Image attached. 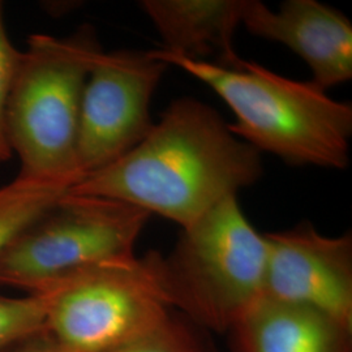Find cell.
I'll return each instance as SVG.
<instances>
[{
  "mask_svg": "<svg viewBox=\"0 0 352 352\" xmlns=\"http://www.w3.org/2000/svg\"><path fill=\"white\" fill-rule=\"evenodd\" d=\"M151 51L226 102L236 120L230 131L256 151L296 166L343 170L350 164L351 103L333 100L312 81L291 80L254 62L222 67L164 49Z\"/></svg>",
  "mask_w": 352,
  "mask_h": 352,
  "instance_id": "obj_2",
  "label": "cell"
},
{
  "mask_svg": "<svg viewBox=\"0 0 352 352\" xmlns=\"http://www.w3.org/2000/svg\"><path fill=\"white\" fill-rule=\"evenodd\" d=\"M265 295L302 305L352 329V236H325L309 223L264 234Z\"/></svg>",
  "mask_w": 352,
  "mask_h": 352,
  "instance_id": "obj_8",
  "label": "cell"
},
{
  "mask_svg": "<svg viewBox=\"0 0 352 352\" xmlns=\"http://www.w3.org/2000/svg\"><path fill=\"white\" fill-rule=\"evenodd\" d=\"M46 331L69 352H109L170 316L160 254L94 265L41 291Z\"/></svg>",
  "mask_w": 352,
  "mask_h": 352,
  "instance_id": "obj_6",
  "label": "cell"
},
{
  "mask_svg": "<svg viewBox=\"0 0 352 352\" xmlns=\"http://www.w3.org/2000/svg\"><path fill=\"white\" fill-rule=\"evenodd\" d=\"M103 49L93 26L56 37L28 38L6 109V135L20 162L17 177L74 187L81 102L89 72Z\"/></svg>",
  "mask_w": 352,
  "mask_h": 352,
  "instance_id": "obj_3",
  "label": "cell"
},
{
  "mask_svg": "<svg viewBox=\"0 0 352 352\" xmlns=\"http://www.w3.org/2000/svg\"><path fill=\"white\" fill-rule=\"evenodd\" d=\"M245 0H144L140 8L164 39V50L195 60L236 67L234 37Z\"/></svg>",
  "mask_w": 352,
  "mask_h": 352,
  "instance_id": "obj_10",
  "label": "cell"
},
{
  "mask_svg": "<svg viewBox=\"0 0 352 352\" xmlns=\"http://www.w3.org/2000/svg\"><path fill=\"white\" fill-rule=\"evenodd\" d=\"M46 330V296L43 292L12 298L0 294V352Z\"/></svg>",
  "mask_w": 352,
  "mask_h": 352,
  "instance_id": "obj_13",
  "label": "cell"
},
{
  "mask_svg": "<svg viewBox=\"0 0 352 352\" xmlns=\"http://www.w3.org/2000/svg\"><path fill=\"white\" fill-rule=\"evenodd\" d=\"M234 352H352V329L264 296L230 330Z\"/></svg>",
  "mask_w": 352,
  "mask_h": 352,
  "instance_id": "obj_11",
  "label": "cell"
},
{
  "mask_svg": "<svg viewBox=\"0 0 352 352\" xmlns=\"http://www.w3.org/2000/svg\"><path fill=\"white\" fill-rule=\"evenodd\" d=\"M20 56L21 50L16 49L8 37L4 21V6L0 1V164L7 162L12 157L6 135V109Z\"/></svg>",
  "mask_w": 352,
  "mask_h": 352,
  "instance_id": "obj_15",
  "label": "cell"
},
{
  "mask_svg": "<svg viewBox=\"0 0 352 352\" xmlns=\"http://www.w3.org/2000/svg\"><path fill=\"white\" fill-rule=\"evenodd\" d=\"M241 24L256 36L289 47L312 72V82L327 90L352 78V24L346 14L317 0H286L272 11L245 0Z\"/></svg>",
  "mask_w": 352,
  "mask_h": 352,
  "instance_id": "obj_9",
  "label": "cell"
},
{
  "mask_svg": "<svg viewBox=\"0 0 352 352\" xmlns=\"http://www.w3.org/2000/svg\"><path fill=\"white\" fill-rule=\"evenodd\" d=\"M260 151L206 103L177 98L126 155L71 192L124 202L187 228L263 175Z\"/></svg>",
  "mask_w": 352,
  "mask_h": 352,
  "instance_id": "obj_1",
  "label": "cell"
},
{
  "mask_svg": "<svg viewBox=\"0 0 352 352\" xmlns=\"http://www.w3.org/2000/svg\"><path fill=\"white\" fill-rule=\"evenodd\" d=\"M6 352H69L60 346L56 340L51 337L45 330L30 338L16 344L12 349Z\"/></svg>",
  "mask_w": 352,
  "mask_h": 352,
  "instance_id": "obj_16",
  "label": "cell"
},
{
  "mask_svg": "<svg viewBox=\"0 0 352 352\" xmlns=\"http://www.w3.org/2000/svg\"><path fill=\"white\" fill-rule=\"evenodd\" d=\"M168 65L151 51H102L82 94L77 164L82 177L139 145L154 126L153 94Z\"/></svg>",
  "mask_w": 352,
  "mask_h": 352,
  "instance_id": "obj_7",
  "label": "cell"
},
{
  "mask_svg": "<svg viewBox=\"0 0 352 352\" xmlns=\"http://www.w3.org/2000/svg\"><path fill=\"white\" fill-rule=\"evenodd\" d=\"M71 187L14 177L0 187V254L13 238Z\"/></svg>",
  "mask_w": 352,
  "mask_h": 352,
  "instance_id": "obj_12",
  "label": "cell"
},
{
  "mask_svg": "<svg viewBox=\"0 0 352 352\" xmlns=\"http://www.w3.org/2000/svg\"><path fill=\"white\" fill-rule=\"evenodd\" d=\"M151 215L139 208L68 190L0 254V285L37 294L94 265L136 256Z\"/></svg>",
  "mask_w": 352,
  "mask_h": 352,
  "instance_id": "obj_5",
  "label": "cell"
},
{
  "mask_svg": "<svg viewBox=\"0 0 352 352\" xmlns=\"http://www.w3.org/2000/svg\"><path fill=\"white\" fill-rule=\"evenodd\" d=\"M160 272L171 308L214 331H230L265 295L266 243L236 196L187 228Z\"/></svg>",
  "mask_w": 352,
  "mask_h": 352,
  "instance_id": "obj_4",
  "label": "cell"
},
{
  "mask_svg": "<svg viewBox=\"0 0 352 352\" xmlns=\"http://www.w3.org/2000/svg\"><path fill=\"white\" fill-rule=\"evenodd\" d=\"M109 352H212L190 324L170 315L138 340Z\"/></svg>",
  "mask_w": 352,
  "mask_h": 352,
  "instance_id": "obj_14",
  "label": "cell"
}]
</instances>
